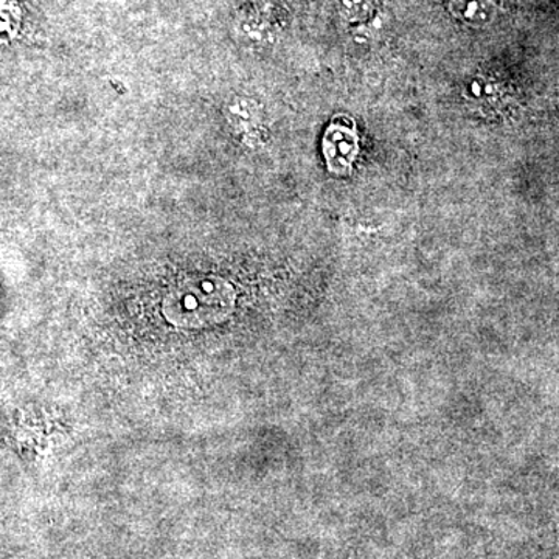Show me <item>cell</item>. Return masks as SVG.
<instances>
[{
    "instance_id": "obj_2",
    "label": "cell",
    "mask_w": 559,
    "mask_h": 559,
    "mask_svg": "<svg viewBox=\"0 0 559 559\" xmlns=\"http://www.w3.org/2000/svg\"><path fill=\"white\" fill-rule=\"evenodd\" d=\"M358 134L353 128L333 123L323 138V156L333 175L347 176L358 157Z\"/></svg>"
},
{
    "instance_id": "obj_1",
    "label": "cell",
    "mask_w": 559,
    "mask_h": 559,
    "mask_svg": "<svg viewBox=\"0 0 559 559\" xmlns=\"http://www.w3.org/2000/svg\"><path fill=\"white\" fill-rule=\"evenodd\" d=\"M234 294L219 278H194L171 290L165 299L167 318L176 325L200 326L226 318Z\"/></svg>"
}]
</instances>
